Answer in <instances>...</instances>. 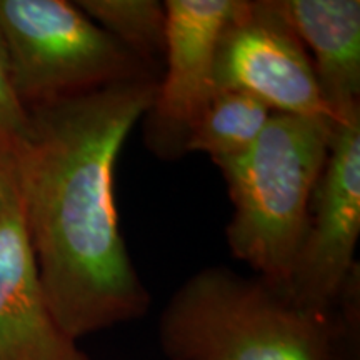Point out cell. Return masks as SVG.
<instances>
[{
    "mask_svg": "<svg viewBox=\"0 0 360 360\" xmlns=\"http://www.w3.org/2000/svg\"><path fill=\"white\" fill-rule=\"evenodd\" d=\"M307 51L323 101L344 122L360 112L359 0H277Z\"/></svg>",
    "mask_w": 360,
    "mask_h": 360,
    "instance_id": "9",
    "label": "cell"
},
{
    "mask_svg": "<svg viewBox=\"0 0 360 360\" xmlns=\"http://www.w3.org/2000/svg\"><path fill=\"white\" fill-rule=\"evenodd\" d=\"M330 319L332 360H359L360 340V276L354 274Z\"/></svg>",
    "mask_w": 360,
    "mask_h": 360,
    "instance_id": "13",
    "label": "cell"
},
{
    "mask_svg": "<svg viewBox=\"0 0 360 360\" xmlns=\"http://www.w3.org/2000/svg\"><path fill=\"white\" fill-rule=\"evenodd\" d=\"M101 29L154 69L165 53L167 12L157 0H79ZM155 70V69H154Z\"/></svg>",
    "mask_w": 360,
    "mask_h": 360,
    "instance_id": "11",
    "label": "cell"
},
{
    "mask_svg": "<svg viewBox=\"0 0 360 360\" xmlns=\"http://www.w3.org/2000/svg\"><path fill=\"white\" fill-rule=\"evenodd\" d=\"M29 132V110L13 89L6 47L0 37V159L12 162Z\"/></svg>",
    "mask_w": 360,
    "mask_h": 360,
    "instance_id": "12",
    "label": "cell"
},
{
    "mask_svg": "<svg viewBox=\"0 0 360 360\" xmlns=\"http://www.w3.org/2000/svg\"><path fill=\"white\" fill-rule=\"evenodd\" d=\"M334 129L274 114L245 154L217 165L232 202L229 249L285 294Z\"/></svg>",
    "mask_w": 360,
    "mask_h": 360,
    "instance_id": "3",
    "label": "cell"
},
{
    "mask_svg": "<svg viewBox=\"0 0 360 360\" xmlns=\"http://www.w3.org/2000/svg\"><path fill=\"white\" fill-rule=\"evenodd\" d=\"M0 37L27 110L112 85L159 80L75 2L0 0Z\"/></svg>",
    "mask_w": 360,
    "mask_h": 360,
    "instance_id": "4",
    "label": "cell"
},
{
    "mask_svg": "<svg viewBox=\"0 0 360 360\" xmlns=\"http://www.w3.org/2000/svg\"><path fill=\"white\" fill-rule=\"evenodd\" d=\"M359 237L360 112L337 124L332 134L287 295L310 312L330 314L359 272L354 259Z\"/></svg>",
    "mask_w": 360,
    "mask_h": 360,
    "instance_id": "6",
    "label": "cell"
},
{
    "mask_svg": "<svg viewBox=\"0 0 360 360\" xmlns=\"http://www.w3.org/2000/svg\"><path fill=\"white\" fill-rule=\"evenodd\" d=\"M237 0H167L165 74L146 119L150 152L164 160L186 155L188 130L215 92L217 42Z\"/></svg>",
    "mask_w": 360,
    "mask_h": 360,
    "instance_id": "7",
    "label": "cell"
},
{
    "mask_svg": "<svg viewBox=\"0 0 360 360\" xmlns=\"http://www.w3.org/2000/svg\"><path fill=\"white\" fill-rule=\"evenodd\" d=\"M214 89L250 94L276 114L339 124L277 0H237L217 42Z\"/></svg>",
    "mask_w": 360,
    "mask_h": 360,
    "instance_id": "5",
    "label": "cell"
},
{
    "mask_svg": "<svg viewBox=\"0 0 360 360\" xmlns=\"http://www.w3.org/2000/svg\"><path fill=\"white\" fill-rule=\"evenodd\" d=\"M276 114L240 90H215L191 125L186 152H202L215 165L233 160L254 146Z\"/></svg>",
    "mask_w": 360,
    "mask_h": 360,
    "instance_id": "10",
    "label": "cell"
},
{
    "mask_svg": "<svg viewBox=\"0 0 360 360\" xmlns=\"http://www.w3.org/2000/svg\"><path fill=\"white\" fill-rule=\"evenodd\" d=\"M0 360H94L49 307L17 188L0 217Z\"/></svg>",
    "mask_w": 360,
    "mask_h": 360,
    "instance_id": "8",
    "label": "cell"
},
{
    "mask_svg": "<svg viewBox=\"0 0 360 360\" xmlns=\"http://www.w3.org/2000/svg\"><path fill=\"white\" fill-rule=\"evenodd\" d=\"M330 342L328 315L227 267L192 274L159 319V344L169 360H332Z\"/></svg>",
    "mask_w": 360,
    "mask_h": 360,
    "instance_id": "2",
    "label": "cell"
},
{
    "mask_svg": "<svg viewBox=\"0 0 360 360\" xmlns=\"http://www.w3.org/2000/svg\"><path fill=\"white\" fill-rule=\"evenodd\" d=\"M15 192V180H13L12 162L0 159V217Z\"/></svg>",
    "mask_w": 360,
    "mask_h": 360,
    "instance_id": "14",
    "label": "cell"
},
{
    "mask_svg": "<svg viewBox=\"0 0 360 360\" xmlns=\"http://www.w3.org/2000/svg\"><path fill=\"white\" fill-rule=\"evenodd\" d=\"M157 82L30 109L29 132L12 159L40 285L74 340L139 321L150 307L119 227L115 169Z\"/></svg>",
    "mask_w": 360,
    "mask_h": 360,
    "instance_id": "1",
    "label": "cell"
}]
</instances>
